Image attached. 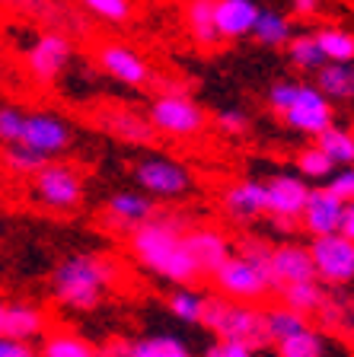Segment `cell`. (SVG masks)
<instances>
[{
	"label": "cell",
	"mask_w": 354,
	"mask_h": 357,
	"mask_svg": "<svg viewBox=\"0 0 354 357\" xmlns=\"http://www.w3.org/2000/svg\"><path fill=\"white\" fill-rule=\"evenodd\" d=\"M22 119L26 112H20L16 105H0V144H16L22 134Z\"/></svg>",
	"instance_id": "60d3db41"
},
{
	"label": "cell",
	"mask_w": 354,
	"mask_h": 357,
	"mask_svg": "<svg viewBox=\"0 0 354 357\" xmlns=\"http://www.w3.org/2000/svg\"><path fill=\"white\" fill-rule=\"evenodd\" d=\"M205 294L195 287H189V284H179L176 290L170 294V300H166V306H170V312L176 316L179 322H185V326H201V312H205Z\"/></svg>",
	"instance_id": "4dcf8cb0"
},
{
	"label": "cell",
	"mask_w": 354,
	"mask_h": 357,
	"mask_svg": "<svg viewBox=\"0 0 354 357\" xmlns=\"http://www.w3.org/2000/svg\"><path fill=\"white\" fill-rule=\"evenodd\" d=\"M156 214V198L147 192H115L105 201V217L118 230H134L138 223L150 220Z\"/></svg>",
	"instance_id": "ffe728a7"
},
{
	"label": "cell",
	"mask_w": 354,
	"mask_h": 357,
	"mask_svg": "<svg viewBox=\"0 0 354 357\" xmlns=\"http://www.w3.org/2000/svg\"><path fill=\"white\" fill-rule=\"evenodd\" d=\"M36 357H42V354H36Z\"/></svg>",
	"instance_id": "816d5d0a"
},
{
	"label": "cell",
	"mask_w": 354,
	"mask_h": 357,
	"mask_svg": "<svg viewBox=\"0 0 354 357\" xmlns=\"http://www.w3.org/2000/svg\"><path fill=\"white\" fill-rule=\"evenodd\" d=\"M3 163H7V169L16 172V176H36V172L48 163V156L32 150V147H26V144H7Z\"/></svg>",
	"instance_id": "8d00e7d4"
},
{
	"label": "cell",
	"mask_w": 354,
	"mask_h": 357,
	"mask_svg": "<svg viewBox=\"0 0 354 357\" xmlns=\"http://www.w3.org/2000/svg\"><path fill=\"white\" fill-rule=\"evenodd\" d=\"M214 125H217V131L227 134V137H243V134H249L252 119L243 109H221L214 115Z\"/></svg>",
	"instance_id": "f35d334b"
},
{
	"label": "cell",
	"mask_w": 354,
	"mask_h": 357,
	"mask_svg": "<svg viewBox=\"0 0 354 357\" xmlns=\"http://www.w3.org/2000/svg\"><path fill=\"white\" fill-rule=\"evenodd\" d=\"M96 357H128V342L125 338H112L105 348H96Z\"/></svg>",
	"instance_id": "bcb514c9"
},
{
	"label": "cell",
	"mask_w": 354,
	"mask_h": 357,
	"mask_svg": "<svg viewBox=\"0 0 354 357\" xmlns=\"http://www.w3.org/2000/svg\"><path fill=\"white\" fill-rule=\"evenodd\" d=\"M96 125L103 128L109 137L121 144H134V147H144V144H154L156 141V131L154 125L147 121V115L131 105H103L96 112Z\"/></svg>",
	"instance_id": "5bb4252c"
},
{
	"label": "cell",
	"mask_w": 354,
	"mask_h": 357,
	"mask_svg": "<svg viewBox=\"0 0 354 357\" xmlns=\"http://www.w3.org/2000/svg\"><path fill=\"white\" fill-rule=\"evenodd\" d=\"M185 245L192 252L198 275H207V278L233 255V243H230L227 233L217 230V227H205V223H192L185 230Z\"/></svg>",
	"instance_id": "9a60e30c"
},
{
	"label": "cell",
	"mask_w": 354,
	"mask_h": 357,
	"mask_svg": "<svg viewBox=\"0 0 354 357\" xmlns=\"http://www.w3.org/2000/svg\"><path fill=\"white\" fill-rule=\"evenodd\" d=\"M284 52H288V61L294 70H300V74H316L319 67L325 64L323 58V48H319L316 36L313 32H294L290 36V42L284 45Z\"/></svg>",
	"instance_id": "4316f807"
},
{
	"label": "cell",
	"mask_w": 354,
	"mask_h": 357,
	"mask_svg": "<svg viewBox=\"0 0 354 357\" xmlns=\"http://www.w3.org/2000/svg\"><path fill=\"white\" fill-rule=\"evenodd\" d=\"M0 3H7V0H0Z\"/></svg>",
	"instance_id": "f907efd6"
},
{
	"label": "cell",
	"mask_w": 354,
	"mask_h": 357,
	"mask_svg": "<svg viewBox=\"0 0 354 357\" xmlns=\"http://www.w3.org/2000/svg\"><path fill=\"white\" fill-rule=\"evenodd\" d=\"M16 10H22L26 16L32 20L45 22L48 29H58V32H67V29H83V22L77 20V13L67 3L61 0H10Z\"/></svg>",
	"instance_id": "603a6c76"
},
{
	"label": "cell",
	"mask_w": 354,
	"mask_h": 357,
	"mask_svg": "<svg viewBox=\"0 0 354 357\" xmlns=\"http://www.w3.org/2000/svg\"><path fill=\"white\" fill-rule=\"evenodd\" d=\"M221 211L233 223H252L265 217V182L262 178H239L221 192Z\"/></svg>",
	"instance_id": "e0dca14e"
},
{
	"label": "cell",
	"mask_w": 354,
	"mask_h": 357,
	"mask_svg": "<svg viewBox=\"0 0 354 357\" xmlns=\"http://www.w3.org/2000/svg\"><path fill=\"white\" fill-rule=\"evenodd\" d=\"M265 182V217H272V223L278 230H294L297 217H300L307 195H310V182L297 172H272Z\"/></svg>",
	"instance_id": "ba28073f"
},
{
	"label": "cell",
	"mask_w": 354,
	"mask_h": 357,
	"mask_svg": "<svg viewBox=\"0 0 354 357\" xmlns=\"http://www.w3.org/2000/svg\"><path fill=\"white\" fill-rule=\"evenodd\" d=\"M147 121L170 141H192L207 128V115L185 89H163L147 102Z\"/></svg>",
	"instance_id": "5b68a950"
},
{
	"label": "cell",
	"mask_w": 354,
	"mask_h": 357,
	"mask_svg": "<svg viewBox=\"0 0 354 357\" xmlns=\"http://www.w3.org/2000/svg\"><path fill=\"white\" fill-rule=\"evenodd\" d=\"M71 61H74V38L58 29L38 32L26 52V67L38 86H52L54 80H61Z\"/></svg>",
	"instance_id": "9c48e42d"
},
{
	"label": "cell",
	"mask_w": 354,
	"mask_h": 357,
	"mask_svg": "<svg viewBox=\"0 0 354 357\" xmlns=\"http://www.w3.org/2000/svg\"><path fill=\"white\" fill-rule=\"evenodd\" d=\"M3 312H7V300H0V335H3Z\"/></svg>",
	"instance_id": "c3c4849f"
},
{
	"label": "cell",
	"mask_w": 354,
	"mask_h": 357,
	"mask_svg": "<svg viewBox=\"0 0 354 357\" xmlns=\"http://www.w3.org/2000/svg\"><path fill=\"white\" fill-rule=\"evenodd\" d=\"M185 29L195 45L201 48H217L221 36L214 26V0H189L185 3Z\"/></svg>",
	"instance_id": "cb8c5ba5"
},
{
	"label": "cell",
	"mask_w": 354,
	"mask_h": 357,
	"mask_svg": "<svg viewBox=\"0 0 354 357\" xmlns=\"http://www.w3.org/2000/svg\"><path fill=\"white\" fill-rule=\"evenodd\" d=\"M341 211H345V201L335 198L325 185H310L307 204L297 217V227H303V233H310V239L325 236V233H339Z\"/></svg>",
	"instance_id": "2e32d148"
},
{
	"label": "cell",
	"mask_w": 354,
	"mask_h": 357,
	"mask_svg": "<svg viewBox=\"0 0 354 357\" xmlns=\"http://www.w3.org/2000/svg\"><path fill=\"white\" fill-rule=\"evenodd\" d=\"M211 278H214V287L221 297L243 300V303H262V300H268L274 294L272 278L258 265H252L249 259H243L239 252L230 255Z\"/></svg>",
	"instance_id": "52a82bcc"
},
{
	"label": "cell",
	"mask_w": 354,
	"mask_h": 357,
	"mask_svg": "<svg viewBox=\"0 0 354 357\" xmlns=\"http://www.w3.org/2000/svg\"><path fill=\"white\" fill-rule=\"evenodd\" d=\"M32 192L42 201L45 208L52 211H74L83 201V178L77 169L64 163H48L32 176Z\"/></svg>",
	"instance_id": "8fae6325"
},
{
	"label": "cell",
	"mask_w": 354,
	"mask_h": 357,
	"mask_svg": "<svg viewBox=\"0 0 354 357\" xmlns=\"http://www.w3.org/2000/svg\"><path fill=\"white\" fill-rule=\"evenodd\" d=\"M325 188H329L335 198L345 201V204L354 201V166H341V169H335L332 176L325 178Z\"/></svg>",
	"instance_id": "b9f144b4"
},
{
	"label": "cell",
	"mask_w": 354,
	"mask_h": 357,
	"mask_svg": "<svg viewBox=\"0 0 354 357\" xmlns=\"http://www.w3.org/2000/svg\"><path fill=\"white\" fill-rule=\"evenodd\" d=\"M278 357H325V338L323 328L316 326H303L300 332L288 335L284 342L274 344Z\"/></svg>",
	"instance_id": "f1b7e54d"
},
{
	"label": "cell",
	"mask_w": 354,
	"mask_h": 357,
	"mask_svg": "<svg viewBox=\"0 0 354 357\" xmlns=\"http://www.w3.org/2000/svg\"><path fill=\"white\" fill-rule=\"evenodd\" d=\"M134 182H138L140 192H147L156 201L185 198L195 188L192 169L185 163H179V160H170V156H160V153H150L134 163Z\"/></svg>",
	"instance_id": "8992f818"
},
{
	"label": "cell",
	"mask_w": 354,
	"mask_h": 357,
	"mask_svg": "<svg viewBox=\"0 0 354 357\" xmlns=\"http://www.w3.org/2000/svg\"><path fill=\"white\" fill-rule=\"evenodd\" d=\"M313 86L329 102H351L354 99V61H325L313 74Z\"/></svg>",
	"instance_id": "7402d4cb"
},
{
	"label": "cell",
	"mask_w": 354,
	"mask_h": 357,
	"mask_svg": "<svg viewBox=\"0 0 354 357\" xmlns=\"http://www.w3.org/2000/svg\"><path fill=\"white\" fill-rule=\"evenodd\" d=\"M38 354L42 357H96V348L77 332H48Z\"/></svg>",
	"instance_id": "1f68e13d"
},
{
	"label": "cell",
	"mask_w": 354,
	"mask_h": 357,
	"mask_svg": "<svg viewBox=\"0 0 354 357\" xmlns=\"http://www.w3.org/2000/svg\"><path fill=\"white\" fill-rule=\"evenodd\" d=\"M268 109L294 134H303V137H310V141L335 121L332 102H329L313 83L278 80L268 89Z\"/></svg>",
	"instance_id": "3957f363"
},
{
	"label": "cell",
	"mask_w": 354,
	"mask_h": 357,
	"mask_svg": "<svg viewBox=\"0 0 354 357\" xmlns=\"http://www.w3.org/2000/svg\"><path fill=\"white\" fill-rule=\"evenodd\" d=\"M189 227H192V220L185 214H176V211L160 214L156 211L150 220L128 230V245H131L134 261L140 268H147L150 275L166 278L172 284H192L201 275L192 261L189 245H185Z\"/></svg>",
	"instance_id": "6da1fadb"
},
{
	"label": "cell",
	"mask_w": 354,
	"mask_h": 357,
	"mask_svg": "<svg viewBox=\"0 0 354 357\" xmlns=\"http://www.w3.org/2000/svg\"><path fill=\"white\" fill-rule=\"evenodd\" d=\"M128 357H192V351L172 335H150L128 342Z\"/></svg>",
	"instance_id": "836d02e7"
},
{
	"label": "cell",
	"mask_w": 354,
	"mask_h": 357,
	"mask_svg": "<svg viewBox=\"0 0 354 357\" xmlns=\"http://www.w3.org/2000/svg\"><path fill=\"white\" fill-rule=\"evenodd\" d=\"M294 36V22L290 16L278 13V10H268V7H258L256 16V26H252V36L262 48H284Z\"/></svg>",
	"instance_id": "d4e9b609"
},
{
	"label": "cell",
	"mask_w": 354,
	"mask_h": 357,
	"mask_svg": "<svg viewBox=\"0 0 354 357\" xmlns=\"http://www.w3.org/2000/svg\"><path fill=\"white\" fill-rule=\"evenodd\" d=\"M93 58H96V67L109 80L121 83L128 89H140L150 83V64L144 61V54L138 48H131L125 42H99Z\"/></svg>",
	"instance_id": "7c38bea8"
},
{
	"label": "cell",
	"mask_w": 354,
	"mask_h": 357,
	"mask_svg": "<svg viewBox=\"0 0 354 357\" xmlns=\"http://www.w3.org/2000/svg\"><path fill=\"white\" fill-rule=\"evenodd\" d=\"M278 297L284 306H290V310L303 312L307 319H313L316 316V310L323 306L325 300V284L319 281V278H310V281H294V284H284V287L278 290Z\"/></svg>",
	"instance_id": "484cf974"
},
{
	"label": "cell",
	"mask_w": 354,
	"mask_h": 357,
	"mask_svg": "<svg viewBox=\"0 0 354 357\" xmlns=\"http://www.w3.org/2000/svg\"><path fill=\"white\" fill-rule=\"evenodd\" d=\"M294 166H297V176H303L307 182H325V178L339 169V166H335L332 160L323 153V147H319L316 141H310L307 147L297 150V153H294Z\"/></svg>",
	"instance_id": "f546056e"
},
{
	"label": "cell",
	"mask_w": 354,
	"mask_h": 357,
	"mask_svg": "<svg viewBox=\"0 0 354 357\" xmlns=\"http://www.w3.org/2000/svg\"><path fill=\"white\" fill-rule=\"evenodd\" d=\"M16 144H26V147L38 150V153L52 160V156H61L74 144V128L54 112H29L22 119V134Z\"/></svg>",
	"instance_id": "4fadbf2b"
},
{
	"label": "cell",
	"mask_w": 354,
	"mask_h": 357,
	"mask_svg": "<svg viewBox=\"0 0 354 357\" xmlns=\"http://www.w3.org/2000/svg\"><path fill=\"white\" fill-rule=\"evenodd\" d=\"M348 319H354V300L348 303Z\"/></svg>",
	"instance_id": "681fc988"
},
{
	"label": "cell",
	"mask_w": 354,
	"mask_h": 357,
	"mask_svg": "<svg viewBox=\"0 0 354 357\" xmlns=\"http://www.w3.org/2000/svg\"><path fill=\"white\" fill-rule=\"evenodd\" d=\"M313 319L319 322V328H335V326H345L348 322V303L345 300H335L332 294H325L323 306L316 310Z\"/></svg>",
	"instance_id": "ab89813d"
},
{
	"label": "cell",
	"mask_w": 354,
	"mask_h": 357,
	"mask_svg": "<svg viewBox=\"0 0 354 357\" xmlns=\"http://www.w3.org/2000/svg\"><path fill=\"white\" fill-rule=\"evenodd\" d=\"M310 278H316L310 245H300V243H278V245H272V281H274V294H278L284 284L310 281Z\"/></svg>",
	"instance_id": "ac0fdd59"
},
{
	"label": "cell",
	"mask_w": 354,
	"mask_h": 357,
	"mask_svg": "<svg viewBox=\"0 0 354 357\" xmlns=\"http://www.w3.org/2000/svg\"><path fill=\"white\" fill-rule=\"evenodd\" d=\"M77 7L99 22L121 26L134 16V0H77Z\"/></svg>",
	"instance_id": "d590c367"
},
{
	"label": "cell",
	"mask_w": 354,
	"mask_h": 357,
	"mask_svg": "<svg viewBox=\"0 0 354 357\" xmlns=\"http://www.w3.org/2000/svg\"><path fill=\"white\" fill-rule=\"evenodd\" d=\"M339 233H345L348 239H354V201H348L345 211H341V227Z\"/></svg>",
	"instance_id": "7dc6e473"
},
{
	"label": "cell",
	"mask_w": 354,
	"mask_h": 357,
	"mask_svg": "<svg viewBox=\"0 0 354 357\" xmlns=\"http://www.w3.org/2000/svg\"><path fill=\"white\" fill-rule=\"evenodd\" d=\"M290 13L310 20V16L319 13V0H290Z\"/></svg>",
	"instance_id": "f6af8a7d"
},
{
	"label": "cell",
	"mask_w": 354,
	"mask_h": 357,
	"mask_svg": "<svg viewBox=\"0 0 354 357\" xmlns=\"http://www.w3.org/2000/svg\"><path fill=\"white\" fill-rule=\"evenodd\" d=\"M258 16L256 0H214V26L221 42H239L252 36Z\"/></svg>",
	"instance_id": "d6986e66"
},
{
	"label": "cell",
	"mask_w": 354,
	"mask_h": 357,
	"mask_svg": "<svg viewBox=\"0 0 354 357\" xmlns=\"http://www.w3.org/2000/svg\"><path fill=\"white\" fill-rule=\"evenodd\" d=\"M201 357H256V351L243 342H230V338H217Z\"/></svg>",
	"instance_id": "7bdbcfd3"
},
{
	"label": "cell",
	"mask_w": 354,
	"mask_h": 357,
	"mask_svg": "<svg viewBox=\"0 0 354 357\" xmlns=\"http://www.w3.org/2000/svg\"><path fill=\"white\" fill-rule=\"evenodd\" d=\"M121 268L112 255L103 252H71L67 259L58 261L52 275V287L58 303H64L67 310L89 312L103 303V297L109 294V287L118 281Z\"/></svg>",
	"instance_id": "7a4b0ae2"
},
{
	"label": "cell",
	"mask_w": 354,
	"mask_h": 357,
	"mask_svg": "<svg viewBox=\"0 0 354 357\" xmlns=\"http://www.w3.org/2000/svg\"><path fill=\"white\" fill-rule=\"evenodd\" d=\"M313 141L323 147V153L332 160L335 166H354V131L341 125H329L323 134H316Z\"/></svg>",
	"instance_id": "83f0119b"
},
{
	"label": "cell",
	"mask_w": 354,
	"mask_h": 357,
	"mask_svg": "<svg viewBox=\"0 0 354 357\" xmlns=\"http://www.w3.org/2000/svg\"><path fill=\"white\" fill-rule=\"evenodd\" d=\"M233 252H239L243 259H249L252 265H258L262 271H265L268 278H272V243L268 239H258V236H243L239 243L233 245ZM274 287V281H272Z\"/></svg>",
	"instance_id": "74e56055"
},
{
	"label": "cell",
	"mask_w": 354,
	"mask_h": 357,
	"mask_svg": "<svg viewBox=\"0 0 354 357\" xmlns=\"http://www.w3.org/2000/svg\"><path fill=\"white\" fill-rule=\"evenodd\" d=\"M325 61H354V36L339 26H323L313 32Z\"/></svg>",
	"instance_id": "e575fe53"
},
{
	"label": "cell",
	"mask_w": 354,
	"mask_h": 357,
	"mask_svg": "<svg viewBox=\"0 0 354 357\" xmlns=\"http://www.w3.org/2000/svg\"><path fill=\"white\" fill-rule=\"evenodd\" d=\"M45 310L29 300H7V312H3V335L10 338H22V342H32L38 335H45Z\"/></svg>",
	"instance_id": "44dd1931"
},
{
	"label": "cell",
	"mask_w": 354,
	"mask_h": 357,
	"mask_svg": "<svg viewBox=\"0 0 354 357\" xmlns=\"http://www.w3.org/2000/svg\"><path fill=\"white\" fill-rule=\"evenodd\" d=\"M0 357H36V351H32V342L0 335Z\"/></svg>",
	"instance_id": "ee69618b"
},
{
	"label": "cell",
	"mask_w": 354,
	"mask_h": 357,
	"mask_svg": "<svg viewBox=\"0 0 354 357\" xmlns=\"http://www.w3.org/2000/svg\"><path fill=\"white\" fill-rule=\"evenodd\" d=\"M310 255L316 278L329 287H345L354 281V239L345 233H325L310 239Z\"/></svg>",
	"instance_id": "30bf717a"
},
{
	"label": "cell",
	"mask_w": 354,
	"mask_h": 357,
	"mask_svg": "<svg viewBox=\"0 0 354 357\" xmlns=\"http://www.w3.org/2000/svg\"><path fill=\"white\" fill-rule=\"evenodd\" d=\"M265 326H268V338H272V344H278V342H284L288 335L300 332L303 326H310V319H307L303 312L278 303V306H268L265 310Z\"/></svg>",
	"instance_id": "d6a6232c"
},
{
	"label": "cell",
	"mask_w": 354,
	"mask_h": 357,
	"mask_svg": "<svg viewBox=\"0 0 354 357\" xmlns=\"http://www.w3.org/2000/svg\"><path fill=\"white\" fill-rule=\"evenodd\" d=\"M201 326L207 332H214L217 338L249 344L252 351H262L272 344L265 326V310H258V303H243V300H230L221 297V294H207Z\"/></svg>",
	"instance_id": "277c9868"
}]
</instances>
